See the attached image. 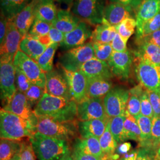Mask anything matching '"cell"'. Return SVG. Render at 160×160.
Returning <instances> with one entry per match:
<instances>
[{
  "mask_svg": "<svg viewBox=\"0 0 160 160\" xmlns=\"http://www.w3.org/2000/svg\"><path fill=\"white\" fill-rule=\"evenodd\" d=\"M36 116H45L61 122L77 118V103L74 100L57 97L45 92L33 110Z\"/></svg>",
  "mask_w": 160,
  "mask_h": 160,
  "instance_id": "obj_1",
  "label": "cell"
},
{
  "mask_svg": "<svg viewBox=\"0 0 160 160\" xmlns=\"http://www.w3.org/2000/svg\"><path fill=\"white\" fill-rule=\"evenodd\" d=\"M35 132L33 119H25L3 109H1V139L20 141L23 138L31 137Z\"/></svg>",
  "mask_w": 160,
  "mask_h": 160,
  "instance_id": "obj_2",
  "label": "cell"
},
{
  "mask_svg": "<svg viewBox=\"0 0 160 160\" xmlns=\"http://www.w3.org/2000/svg\"><path fill=\"white\" fill-rule=\"evenodd\" d=\"M29 141L39 160H59L70 151L68 142L35 132Z\"/></svg>",
  "mask_w": 160,
  "mask_h": 160,
  "instance_id": "obj_3",
  "label": "cell"
},
{
  "mask_svg": "<svg viewBox=\"0 0 160 160\" xmlns=\"http://www.w3.org/2000/svg\"><path fill=\"white\" fill-rule=\"evenodd\" d=\"M33 122L36 132L67 141L74 137L77 131H78V122L75 120L61 122L48 117L34 114Z\"/></svg>",
  "mask_w": 160,
  "mask_h": 160,
  "instance_id": "obj_4",
  "label": "cell"
},
{
  "mask_svg": "<svg viewBox=\"0 0 160 160\" xmlns=\"http://www.w3.org/2000/svg\"><path fill=\"white\" fill-rule=\"evenodd\" d=\"M104 8V0H74L72 12L83 22L98 25L103 22Z\"/></svg>",
  "mask_w": 160,
  "mask_h": 160,
  "instance_id": "obj_5",
  "label": "cell"
},
{
  "mask_svg": "<svg viewBox=\"0 0 160 160\" xmlns=\"http://www.w3.org/2000/svg\"><path fill=\"white\" fill-rule=\"evenodd\" d=\"M95 58L92 43L68 49L61 56L59 62L61 67L69 71H79L81 66L88 61Z\"/></svg>",
  "mask_w": 160,
  "mask_h": 160,
  "instance_id": "obj_6",
  "label": "cell"
},
{
  "mask_svg": "<svg viewBox=\"0 0 160 160\" xmlns=\"http://www.w3.org/2000/svg\"><path fill=\"white\" fill-rule=\"evenodd\" d=\"M13 63L14 67L22 71L33 84L46 88V72L40 68L33 59L19 50L14 57Z\"/></svg>",
  "mask_w": 160,
  "mask_h": 160,
  "instance_id": "obj_7",
  "label": "cell"
},
{
  "mask_svg": "<svg viewBox=\"0 0 160 160\" xmlns=\"http://www.w3.org/2000/svg\"><path fill=\"white\" fill-rule=\"evenodd\" d=\"M130 92L125 87H113L103 98V103L108 116L112 118L125 114Z\"/></svg>",
  "mask_w": 160,
  "mask_h": 160,
  "instance_id": "obj_8",
  "label": "cell"
},
{
  "mask_svg": "<svg viewBox=\"0 0 160 160\" xmlns=\"http://www.w3.org/2000/svg\"><path fill=\"white\" fill-rule=\"evenodd\" d=\"M135 71L140 85L148 91L160 92V66L136 58Z\"/></svg>",
  "mask_w": 160,
  "mask_h": 160,
  "instance_id": "obj_9",
  "label": "cell"
},
{
  "mask_svg": "<svg viewBox=\"0 0 160 160\" xmlns=\"http://www.w3.org/2000/svg\"><path fill=\"white\" fill-rule=\"evenodd\" d=\"M16 68L13 61H1L0 88L1 100L4 106L17 92L15 83Z\"/></svg>",
  "mask_w": 160,
  "mask_h": 160,
  "instance_id": "obj_10",
  "label": "cell"
},
{
  "mask_svg": "<svg viewBox=\"0 0 160 160\" xmlns=\"http://www.w3.org/2000/svg\"><path fill=\"white\" fill-rule=\"evenodd\" d=\"M77 119L79 121L109 119L106 112L103 98L87 97L77 104Z\"/></svg>",
  "mask_w": 160,
  "mask_h": 160,
  "instance_id": "obj_11",
  "label": "cell"
},
{
  "mask_svg": "<svg viewBox=\"0 0 160 160\" xmlns=\"http://www.w3.org/2000/svg\"><path fill=\"white\" fill-rule=\"evenodd\" d=\"M23 38L13 21L9 20L5 39L1 44V61H13Z\"/></svg>",
  "mask_w": 160,
  "mask_h": 160,
  "instance_id": "obj_12",
  "label": "cell"
},
{
  "mask_svg": "<svg viewBox=\"0 0 160 160\" xmlns=\"http://www.w3.org/2000/svg\"><path fill=\"white\" fill-rule=\"evenodd\" d=\"M133 57L129 50L123 52H113L108 63L112 73L122 80H128L129 77Z\"/></svg>",
  "mask_w": 160,
  "mask_h": 160,
  "instance_id": "obj_13",
  "label": "cell"
},
{
  "mask_svg": "<svg viewBox=\"0 0 160 160\" xmlns=\"http://www.w3.org/2000/svg\"><path fill=\"white\" fill-rule=\"evenodd\" d=\"M62 68V74L67 80L73 100L81 103L87 98V78L81 71H69Z\"/></svg>",
  "mask_w": 160,
  "mask_h": 160,
  "instance_id": "obj_14",
  "label": "cell"
},
{
  "mask_svg": "<svg viewBox=\"0 0 160 160\" xmlns=\"http://www.w3.org/2000/svg\"><path fill=\"white\" fill-rule=\"evenodd\" d=\"M46 77L47 93L52 96L73 100L68 82L63 74L59 73L56 70H52L46 72Z\"/></svg>",
  "mask_w": 160,
  "mask_h": 160,
  "instance_id": "obj_15",
  "label": "cell"
},
{
  "mask_svg": "<svg viewBox=\"0 0 160 160\" xmlns=\"http://www.w3.org/2000/svg\"><path fill=\"white\" fill-rule=\"evenodd\" d=\"M92 32L89 24L81 21L73 30L65 34L64 39L60 45L66 49L83 45L87 40L91 38Z\"/></svg>",
  "mask_w": 160,
  "mask_h": 160,
  "instance_id": "obj_16",
  "label": "cell"
},
{
  "mask_svg": "<svg viewBox=\"0 0 160 160\" xmlns=\"http://www.w3.org/2000/svg\"><path fill=\"white\" fill-rule=\"evenodd\" d=\"M2 109L28 120H32L34 116L25 94L18 90Z\"/></svg>",
  "mask_w": 160,
  "mask_h": 160,
  "instance_id": "obj_17",
  "label": "cell"
},
{
  "mask_svg": "<svg viewBox=\"0 0 160 160\" xmlns=\"http://www.w3.org/2000/svg\"><path fill=\"white\" fill-rule=\"evenodd\" d=\"M80 71L86 75L87 79L103 78L110 80L113 76L108 62L98 59L96 58H94L84 63Z\"/></svg>",
  "mask_w": 160,
  "mask_h": 160,
  "instance_id": "obj_18",
  "label": "cell"
},
{
  "mask_svg": "<svg viewBox=\"0 0 160 160\" xmlns=\"http://www.w3.org/2000/svg\"><path fill=\"white\" fill-rule=\"evenodd\" d=\"M160 12V0H142L136 12V34H138L145 23Z\"/></svg>",
  "mask_w": 160,
  "mask_h": 160,
  "instance_id": "obj_19",
  "label": "cell"
},
{
  "mask_svg": "<svg viewBox=\"0 0 160 160\" xmlns=\"http://www.w3.org/2000/svg\"><path fill=\"white\" fill-rule=\"evenodd\" d=\"M37 0H32L12 20L23 38L28 34L36 18L35 8Z\"/></svg>",
  "mask_w": 160,
  "mask_h": 160,
  "instance_id": "obj_20",
  "label": "cell"
},
{
  "mask_svg": "<svg viewBox=\"0 0 160 160\" xmlns=\"http://www.w3.org/2000/svg\"><path fill=\"white\" fill-rule=\"evenodd\" d=\"M132 12L126 7L111 2L105 7L103 21L116 26L128 18L132 17Z\"/></svg>",
  "mask_w": 160,
  "mask_h": 160,
  "instance_id": "obj_21",
  "label": "cell"
},
{
  "mask_svg": "<svg viewBox=\"0 0 160 160\" xmlns=\"http://www.w3.org/2000/svg\"><path fill=\"white\" fill-rule=\"evenodd\" d=\"M109 119H93L79 121L78 122V132L82 138L95 137L99 139L105 131Z\"/></svg>",
  "mask_w": 160,
  "mask_h": 160,
  "instance_id": "obj_22",
  "label": "cell"
},
{
  "mask_svg": "<svg viewBox=\"0 0 160 160\" xmlns=\"http://www.w3.org/2000/svg\"><path fill=\"white\" fill-rule=\"evenodd\" d=\"M137 49L133 53L136 58L160 66V47L144 42L137 43Z\"/></svg>",
  "mask_w": 160,
  "mask_h": 160,
  "instance_id": "obj_23",
  "label": "cell"
},
{
  "mask_svg": "<svg viewBox=\"0 0 160 160\" xmlns=\"http://www.w3.org/2000/svg\"><path fill=\"white\" fill-rule=\"evenodd\" d=\"M81 22L80 18L74 13L68 10H59L52 26L66 34L73 30Z\"/></svg>",
  "mask_w": 160,
  "mask_h": 160,
  "instance_id": "obj_24",
  "label": "cell"
},
{
  "mask_svg": "<svg viewBox=\"0 0 160 160\" xmlns=\"http://www.w3.org/2000/svg\"><path fill=\"white\" fill-rule=\"evenodd\" d=\"M113 88V84L110 80L103 78L87 79V97L103 98Z\"/></svg>",
  "mask_w": 160,
  "mask_h": 160,
  "instance_id": "obj_25",
  "label": "cell"
},
{
  "mask_svg": "<svg viewBox=\"0 0 160 160\" xmlns=\"http://www.w3.org/2000/svg\"><path fill=\"white\" fill-rule=\"evenodd\" d=\"M47 48L33 36L29 34L23 38L20 45V50L36 62L45 51Z\"/></svg>",
  "mask_w": 160,
  "mask_h": 160,
  "instance_id": "obj_26",
  "label": "cell"
},
{
  "mask_svg": "<svg viewBox=\"0 0 160 160\" xmlns=\"http://www.w3.org/2000/svg\"><path fill=\"white\" fill-rule=\"evenodd\" d=\"M58 12L53 0H37L35 8L36 18L52 24L57 18Z\"/></svg>",
  "mask_w": 160,
  "mask_h": 160,
  "instance_id": "obj_27",
  "label": "cell"
},
{
  "mask_svg": "<svg viewBox=\"0 0 160 160\" xmlns=\"http://www.w3.org/2000/svg\"><path fill=\"white\" fill-rule=\"evenodd\" d=\"M74 149L87 154L103 157L104 156L99 139L97 138H78L75 142Z\"/></svg>",
  "mask_w": 160,
  "mask_h": 160,
  "instance_id": "obj_28",
  "label": "cell"
},
{
  "mask_svg": "<svg viewBox=\"0 0 160 160\" xmlns=\"http://www.w3.org/2000/svg\"><path fill=\"white\" fill-rule=\"evenodd\" d=\"M116 33L117 30L115 26L103 21L101 24L97 25L92 31L91 39L92 42L110 44Z\"/></svg>",
  "mask_w": 160,
  "mask_h": 160,
  "instance_id": "obj_29",
  "label": "cell"
},
{
  "mask_svg": "<svg viewBox=\"0 0 160 160\" xmlns=\"http://www.w3.org/2000/svg\"><path fill=\"white\" fill-rule=\"evenodd\" d=\"M32 0H1V14L12 20Z\"/></svg>",
  "mask_w": 160,
  "mask_h": 160,
  "instance_id": "obj_30",
  "label": "cell"
},
{
  "mask_svg": "<svg viewBox=\"0 0 160 160\" xmlns=\"http://www.w3.org/2000/svg\"><path fill=\"white\" fill-rule=\"evenodd\" d=\"M137 121L141 132V140L139 144V148L144 147L151 149V137H152V119L144 116L141 114L135 118Z\"/></svg>",
  "mask_w": 160,
  "mask_h": 160,
  "instance_id": "obj_31",
  "label": "cell"
},
{
  "mask_svg": "<svg viewBox=\"0 0 160 160\" xmlns=\"http://www.w3.org/2000/svg\"><path fill=\"white\" fill-rule=\"evenodd\" d=\"M124 138L125 140H133L138 143L141 140V132L137 121L126 110L125 120L124 122Z\"/></svg>",
  "mask_w": 160,
  "mask_h": 160,
  "instance_id": "obj_32",
  "label": "cell"
},
{
  "mask_svg": "<svg viewBox=\"0 0 160 160\" xmlns=\"http://www.w3.org/2000/svg\"><path fill=\"white\" fill-rule=\"evenodd\" d=\"M130 92L137 94L141 101V114L152 119L154 116L153 109L149 98L148 90L139 84L132 88Z\"/></svg>",
  "mask_w": 160,
  "mask_h": 160,
  "instance_id": "obj_33",
  "label": "cell"
},
{
  "mask_svg": "<svg viewBox=\"0 0 160 160\" xmlns=\"http://www.w3.org/2000/svg\"><path fill=\"white\" fill-rule=\"evenodd\" d=\"M20 141L1 139L0 160H10L21 149Z\"/></svg>",
  "mask_w": 160,
  "mask_h": 160,
  "instance_id": "obj_34",
  "label": "cell"
},
{
  "mask_svg": "<svg viewBox=\"0 0 160 160\" xmlns=\"http://www.w3.org/2000/svg\"><path fill=\"white\" fill-rule=\"evenodd\" d=\"M101 148L104 154L112 156L115 154L118 143L114 139L110 130V120L102 137L99 138Z\"/></svg>",
  "mask_w": 160,
  "mask_h": 160,
  "instance_id": "obj_35",
  "label": "cell"
},
{
  "mask_svg": "<svg viewBox=\"0 0 160 160\" xmlns=\"http://www.w3.org/2000/svg\"><path fill=\"white\" fill-rule=\"evenodd\" d=\"M59 45V43H52L37 60L36 62L45 72H50L53 70V58Z\"/></svg>",
  "mask_w": 160,
  "mask_h": 160,
  "instance_id": "obj_36",
  "label": "cell"
},
{
  "mask_svg": "<svg viewBox=\"0 0 160 160\" xmlns=\"http://www.w3.org/2000/svg\"><path fill=\"white\" fill-rule=\"evenodd\" d=\"M125 114L110 119V130L118 143L125 141L124 138V122Z\"/></svg>",
  "mask_w": 160,
  "mask_h": 160,
  "instance_id": "obj_37",
  "label": "cell"
},
{
  "mask_svg": "<svg viewBox=\"0 0 160 160\" xmlns=\"http://www.w3.org/2000/svg\"><path fill=\"white\" fill-rule=\"evenodd\" d=\"M117 33L128 42L129 38L134 34L137 29L136 20L133 17L128 18L122 23L115 26Z\"/></svg>",
  "mask_w": 160,
  "mask_h": 160,
  "instance_id": "obj_38",
  "label": "cell"
},
{
  "mask_svg": "<svg viewBox=\"0 0 160 160\" xmlns=\"http://www.w3.org/2000/svg\"><path fill=\"white\" fill-rule=\"evenodd\" d=\"M160 29V12L143 24L141 32L136 34V40H139Z\"/></svg>",
  "mask_w": 160,
  "mask_h": 160,
  "instance_id": "obj_39",
  "label": "cell"
},
{
  "mask_svg": "<svg viewBox=\"0 0 160 160\" xmlns=\"http://www.w3.org/2000/svg\"><path fill=\"white\" fill-rule=\"evenodd\" d=\"M94 50L95 58L101 61L108 62L113 50L109 43L92 42Z\"/></svg>",
  "mask_w": 160,
  "mask_h": 160,
  "instance_id": "obj_40",
  "label": "cell"
},
{
  "mask_svg": "<svg viewBox=\"0 0 160 160\" xmlns=\"http://www.w3.org/2000/svg\"><path fill=\"white\" fill-rule=\"evenodd\" d=\"M52 24L46 22L35 18L31 28L30 29L28 34L34 36L38 37L49 34Z\"/></svg>",
  "mask_w": 160,
  "mask_h": 160,
  "instance_id": "obj_41",
  "label": "cell"
},
{
  "mask_svg": "<svg viewBox=\"0 0 160 160\" xmlns=\"http://www.w3.org/2000/svg\"><path fill=\"white\" fill-rule=\"evenodd\" d=\"M46 92V88H42L39 86L34 84H32L29 90L24 94L32 108L33 106L37 105Z\"/></svg>",
  "mask_w": 160,
  "mask_h": 160,
  "instance_id": "obj_42",
  "label": "cell"
},
{
  "mask_svg": "<svg viewBox=\"0 0 160 160\" xmlns=\"http://www.w3.org/2000/svg\"><path fill=\"white\" fill-rule=\"evenodd\" d=\"M141 101L139 97L137 94L130 92V96L126 106V111L129 114L136 118L141 114Z\"/></svg>",
  "mask_w": 160,
  "mask_h": 160,
  "instance_id": "obj_43",
  "label": "cell"
},
{
  "mask_svg": "<svg viewBox=\"0 0 160 160\" xmlns=\"http://www.w3.org/2000/svg\"><path fill=\"white\" fill-rule=\"evenodd\" d=\"M160 145V117L154 116L152 119V137L151 148L157 151Z\"/></svg>",
  "mask_w": 160,
  "mask_h": 160,
  "instance_id": "obj_44",
  "label": "cell"
},
{
  "mask_svg": "<svg viewBox=\"0 0 160 160\" xmlns=\"http://www.w3.org/2000/svg\"><path fill=\"white\" fill-rule=\"evenodd\" d=\"M16 68V79L15 83L17 90L25 93L33 84L28 78L20 71L18 69Z\"/></svg>",
  "mask_w": 160,
  "mask_h": 160,
  "instance_id": "obj_45",
  "label": "cell"
},
{
  "mask_svg": "<svg viewBox=\"0 0 160 160\" xmlns=\"http://www.w3.org/2000/svg\"><path fill=\"white\" fill-rule=\"evenodd\" d=\"M20 156L22 160H36L35 153L30 142H22Z\"/></svg>",
  "mask_w": 160,
  "mask_h": 160,
  "instance_id": "obj_46",
  "label": "cell"
},
{
  "mask_svg": "<svg viewBox=\"0 0 160 160\" xmlns=\"http://www.w3.org/2000/svg\"><path fill=\"white\" fill-rule=\"evenodd\" d=\"M148 93L154 116L160 117V92L148 90Z\"/></svg>",
  "mask_w": 160,
  "mask_h": 160,
  "instance_id": "obj_47",
  "label": "cell"
},
{
  "mask_svg": "<svg viewBox=\"0 0 160 160\" xmlns=\"http://www.w3.org/2000/svg\"><path fill=\"white\" fill-rule=\"evenodd\" d=\"M113 51L123 52L128 50L127 41L125 40L120 34L116 33L115 37L110 43Z\"/></svg>",
  "mask_w": 160,
  "mask_h": 160,
  "instance_id": "obj_48",
  "label": "cell"
},
{
  "mask_svg": "<svg viewBox=\"0 0 160 160\" xmlns=\"http://www.w3.org/2000/svg\"><path fill=\"white\" fill-rule=\"evenodd\" d=\"M157 160L156 151L152 149L140 147L138 148L136 160Z\"/></svg>",
  "mask_w": 160,
  "mask_h": 160,
  "instance_id": "obj_49",
  "label": "cell"
},
{
  "mask_svg": "<svg viewBox=\"0 0 160 160\" xmlns=\"http://www.w3.org/2000/svg\"><path fill=\"white\" fill-rule=\"evenodd\" d=\"M111 2L118 3L125 6L132 12H137L139 6H140L142 0H110Z\"/></svg>",
  "mask_w": 160,
  "mask_h": 160,
  "instance_id": "obj_50",
  "label": "cell"
},
{
  "mask_svg": "<svg viewBox=\"0 0 160 160\" xmlns=\"http://www.w3.org/2000/svg\"><path fill=\"white\" fill-rule=\"evenodd\" d=\"M142 42L152 43L160 47V29L155 31L152 34H149L148 36L143 38L142 39L136 40V44Z\"/></svg>",
  "mask_w": 160,
  "mask_h": 160,
  "instance_id": "obj_51",
  "label": "cell"
},
{
  "mask_svg": "<svg viewBox=\"0 0 160 160\" xmlns=\"http://www.w3.org/2000/svg\"><path fill=\"white\" fill-rule=\"evenodd\" d=\"M49 35L51 39L52 43L61 44L64 39L65 33L58 30L54 26H52L51 30L49 32Z\"/></svg>",
  "mask_w": 160,
  "mask_h": 160,
  "instance_id": "obj_52",
  "label": "cell"
},
{
  "mask_svg": "<svg viewBox=\"0 0 160 160\" xmlns=\"http://www.w3.org/2000/svg\"><path fill=\"white\" fill-rule=\"evenodd\" d=\"M72 156L74 160H102L103 157H97L92 155L87 154L74 149Z\"/></svg>",
  "mask_w": 160,
  "mask_h": 160,
  "instance_id": "obj_53",
  "label": "cell"
},
{
  "mask_svg": "<svg viewBox=\"0 0 160 160\" xmlns=\"http://www.w3.org/2000/svg\"><path fill=\"white\" fill-rule=\"evenodd\" d=\"M8 21L9 20L7 18H6L4 15L1 14V21H0V43L1 44L2 43V42L5 39Z\"/></svg>",
  "mask_w": 160,
  "mask_h": 160,
  "instance_id": "obj_54",
  "label": "cell"
},
{
  "mask_svg": "<svg viewBox=\"0 0 160 160\" xmlns=\"http://www.w3.org/2000/svg\"><path fill=\"white\" fill-rule=\"evenodd\" d=\"M131 148L132 145L130 142H122L118 145L115 153L122 156L129 152Z\"/></svg>",
  "mask_w": 160,
  "mask_h": 160,
  "instance_id": "obj_55",
  "label": "cell"
},
{
  "mask_svg": "<svg viewBox=\"0 0 160 160\" xmlns=\"http://www.w3.org/2000/svg\"><path fill=\"white\" fill-rule=\"evenodd\" d=\"M138 149L130 151L126 154L122 156L119 160H136L137 157Z\"/></svg>",
  "mask_w": 160,
  "mask_h": 160,
  "instance_id": "obj_56",
  "label": "cell"
},
{
  "mask_svg": "<svg viewBox=\"0 0 160 160\" xmlns=\"http://www.w3.org/2000/svg\"><path fill=\"white\" fill-rule=\"evenodd\" d=\"M34 38L39 40L41 43H42L43 45H45L47 47H48L49 45H51L52 43H53L49 34H46L44 36H38V37H34Z\"/></svg>",
  "mask_w": 160,
  "mask_h": 160,
  "instance_id": "obj_57",
  "label": "cell"
},
{
  "mask_svg": "<svg viewBox=\"0 0 160 160\" xmlns=\"http://www.w3.org/2000/svg\"><path fill=\"white\" fill-rule=\"evenodd\" d=\"M59 160H74L72 154H71V151H69L68 153H67V154L65 155L63 157H62Z\"/></svg>",
  "mask_w": 160,
  "mask_h": 160,
  "instance_id": "obj_58",
  "label": "cell"
},
{
  "mask_svg": "<svg viewBox=\"0 0 160 160\" xmlns=\"http://www.w3.org/2000/svg\"><path fill=\"white\" fill-rule=\"evenodd\" d=\"M10 160H21V156H20V150L17 153H16Z\"/></svg>",
  "mask_w": 160,
  "mask_h": 160,
  "instance_id": "obj_59",
  "label": "cell"
},
{
  "mask_svg": "<svg viewBox=\"0 0 160 160\" xmlns=\"http://www.w3.org/2000/svg\"><path fill=\"white\" fill-rule=\"evenodd\" d=\"M156 158L157 160H160V145L156 151Z\"/></svg>",
  "mask_w": 160,
  "mask_h": 160,
  "instance_id": "obj_60",
  "label": "cell"
},
{
  "mask_svg": "<svg viewBox=\"0 0 160 160\" xmlns=\"http://www.w3.org/2000/svg\"><path fill=\"white\" fill-rule=\"evenodd\" d=\"M58 2H64V3H67V4H70L71 3L73 0H56Z\"/></svg>",
  "mask_w": 160,
  "mask_h": 160,
  "instance_id": "obj_61",
  "label": "cell"
},
{
  "mask_svg": "<svg viewBox=\"0 0 160 160\" xmlns=\"http://www.w3.org/2000/svg\"></svg>",
  "mask_w": 160,
  "mask_h": 160,
  "instance_id": "obj_62",
  "label": "cell"
}]
</instances>
